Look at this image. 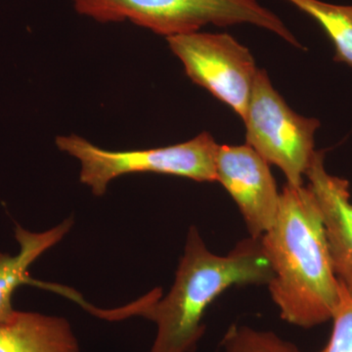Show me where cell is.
<instances>
[{"instance_id":"6da1fadb","label":"cell","mask_w":352,"mask_h":352,"mask_svg":"<svg viewBox=\"0 0 352 352\" xmlns=\"http://www.w3.org/2000/svg\"><path fill=\"white\" fill-rule=\"evenodd\" d=\"M272 278L261 238H247L226 256H217L192 226L175 284L164 298L156 289L124 307L88 309L110 320L139 315L155 322L157 336L150 352H194L205 333L204 317L215 298L231 287L268 285Z\"/></svg>"},{"instance_id":"9c48e42d","label":"cell","mask_w":352,"mask_h":352,"mask_svg":"<svg viewBox=\"0 0 352 352\" xmlns=\"http://www.w3.org/2000/svg\"><path fill=\"white\" fill-rule=\"evenodd\" d=\"M0 352H80L66 319L16 311L0 323Z\"/></svg>"},{"instance_id":"30bf717a","label":"cell","mask_w":352,"mask_h":352,"mask_svg":"<svg viewBox=\"0 0 352 352\" xmlns=\"http://www.w3.org/2000/svg\"><path fill=\"white\" fill-rule=\"evenodd\" d=\"M74 220H64L61 224L43 233H32L19 226H16L15 237L19 242L17 256L0 254V323L9 320L15 314L11 298L21 285L34 284L30 277L31 264L44 252L60 242L71 230Z\"/></svg>"},{"instance_id":"8fae6325","label":"cell","mask_w":352,"mask_h":352,"mask_svg":"<svg viewBox=\"0 0 352 352\" xmlns=\"http://www.w3.org/2000/svg\"><path fill=\"white\" fill-rule=\"evenodd\" d=\"M314 18L335 47V61L352 68V6H336L321 0H287Z\"/></svg>"},{"instance_id":"4fadbf2b","label":"cell","mask_w":352,"mask_h":352,"mask_svg":"<svg viewBox=\"0 0 352 352\" xmlns=\"http://www.w3.org/2000/svg\"><path fill=\"white\" fill-rule=\"evenodd\" d=\"M331 320L330 340L319 352H352V291L340 282L339 298Z\"/></svg>"},{"instance_id":"8992f818","label":"cell","mask_w":352,"mask_h":352,"mask_svg":"<svg viewBox=\"0 0 352 352\" xmlns=\"http://www.w3.org/2000/svg\"><path fill=\"white\" fill-rule=\"evenodd\" d=\"M166 41L190 80L244 120L258 71L250 50L228 34L198 31L170 36Z\"/></svg>"},{"instance_id":"52a82bcc","label":"cell","mask_w":352,"mask_h":352,"mask_svg":"<svg viewBox=\"0 0 352 352\" xmlns=\"http://www.w3.org/2000/svg\"><path fill=\"white\" fill-rule=\"evenodd\" d=\"M217 182L237 204L250 237L259 239L274 224L280 193L270 164L251 146L219 145Z\"/></svg>"},{"instance_id":"5b68a950","label":"cell","mask_w":352,"mask_h":352,"mask_svg":"<svg viewBox=\"0 0 352 352\" xmlns=\"http://www.w3.org/2000/svg\"><path fill=\"white\" fill-rule=\"evenodd\" d=\"M244 122L245 144L283 171L287 184L302 186L316 153L314 138L320 122L294 112L272 87L267 73L258 69Z\"/></svg>"},{"instance_id":"3957f363","label":"cell","mask_w":352,"mask_h":352,"mask_svg":"<svg viewBox=\"0 0 352 352\" xmlns=\"http://www.w3.org/2000/svg\"><path fill=\"white\" fill-rule=\"evenodd\" d=\"M76 12L98 23L129 22L170 38L208 25L251 24L300 47L283 21L256 0H72Z\"/></svg>"},{"instance_id":"7c38bea8","label":"cell","mask_w":352,"mask_h":352,"mask_svg":"<svg viewBox=\"0 0 352 352\" xmlns=\"http://www.w3.org/2000/svg\"><path fill=\"white\" fill-rule=\"evenodd\" d=\"M222 352H302L276 333L232 325L221 342Z\"/></svg>"},{"instance_id":"ba28073f","label":"cell","mask_w":352,"mask_h":352,"mask_svg":"<svg viewBox=\"0 0 352 352\" xmlns=\"http://www.w3.org/2000/svg\"><path fill=\"white\" fill-rule=\"evenodd\" d=\"M316 199L325 227L336 276L352 291V201L349 182L330 175L324 152L316 151L305 175Z\"/></svg>"},{"instance_id":"7a4b0ae2","label":"cell","mask_w":352,"mask_h":352,"mask_svg":"<svg viewBox=\"0 0 352 352\" xmlns=\"http://www.w3.org/2000/svg\"><path fill=\"white\" fill-rule=\"evenodd\" d=\"M273 271L267 285L284 321L310 329L331 320L340 282L311 190L287 184L274 224L261 237Z\"/></svg>"},{"instance_id":"277c9868","label":"cell","mask_w":352,"mask_h":352,"mask_svg":"<svg viewBox=\"0 0 352 352\" xmlns=\"http://www.w3.org/2000/svg\"><path fill=\"white\" fill-rule=\"evenodd\" d=\"M56 145L80 161V182L97 197L105 194L115 178L129 173H159L199 182H217L219 145L208 132H201L180 144L132 151L102 149L76 134L58 136Z\"/></svg>"}]
</instances>
